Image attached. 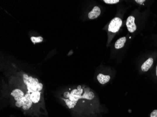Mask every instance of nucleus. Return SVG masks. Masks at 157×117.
<instances>
[{
	"instance_id": "1",
	"label": "nucleus",
	"mask_w": 157,
	"mask_h": 117,
	"mask_svg": "<svg viewBox=\"0 0 157 117\" xmlns=\"http://www.w3.org/2000/svg\"><path fill=\"white\" fill-rule=\"evenodd\" d=\"M12 80L26 90L34 105L46 112L44 104L43 85L38 79L27 73L19 72L17 73L16 77L12 78Z\"/></svg>"
},
{
	"instance_id": "2",
	"label": "nucleus",
	"mask_w": 157,
	"mask_h": 117,
	"mask_svg": "<svg viewBox=\"0 0 157 117\" xmlns=\"http://www.w3.org/2000/svg\"><path fill=\"white\" fill-rule=\"evenodd\" d=\"M10 96L15 107L21 109L24 114L33 117L44 114L32 103L26 90L14 80H11ZM45 115V114H44Z\"/></svg>"
},
{
	"instance_id": "3",
	"label": "nucleus",
	"mask_w": 157,
	"mask_h": 117,
	"mask_svg": "<svg viewBox=\"0 0 157 117\" xmlns=\"http://www.w3.org/2000/svg\"><path fill=\"white\" fill-rule=\"evenodd\" d=\"M123 24V21L119 17H115L111 20L108 26V30L110 32L116 33L120 30Z\"/></svg>"
},
{
	"instance_id": "4",
	"label": "nucleus",
	"mask_w": 157,
	"mask_h": 117,
	"mask_svg": "<svg viewBox=\"0 0 157 117\" xmlns=\"http://www.w3.org/2000/svg\"><path fill=\"white\" fill-rule=\"evenodd\" d=\"M135 18L133 16H130L128 17L126 22V25L127 30L130 33L134 32L137 30V26L135 24Z\"/></svg>"
},
{
	"instance_id": "5",
	"label": "nucleus",
	"mask_w": 157,
	"mask_h": 117,
	"mask_svg": "<svg viewBox=\"0 0 157 117\" xmlns=\"http://www.w3.org/2000/svg\"><path fill=\"white\" fill-rule=\"evenodd\" d=\"M101 9L98 6H96L89 12L88 17L91 20L96 19L101 15Z\"/></svg>"
},
{
	"instance_id": "6",
	"label": "nucleus",
	"mask_w": 157,
	"mask_h": 117,
	"mask_svg": "<svg viewBox=\"0 0 157 117\" xmlns=\"http://www.w3.org/2000/svg\"><path fill=\"white\" fill-rule=\"evenodd\" d=\"M153 63V59L152 58H148L142 65L141 67L142 70L144 72H147L151 68Z\"/></svg>"
},
{
	"instance_id": "7",
	"label": "nucleus",
	"mask_w": 157,
	"mask_h": 117,
	"mask_svg": "<svg viewBox=\"0 0 157 117\" xmlns=\"http://www.w3.org/2000/svg\"><path fill=\"white\" fill-rule=\"evenodd\" d=\"M111 77L109 75H104L103 74H99L97 76V79L99 83L101 84H104L108 83L110 80Z\"/></svg>"
},
{
	"instance_id": "8",
	"label": "nucleus",
	"mask_w": 157,
	"mask_h": 117,
	"mask_svg": "<svg viewBox=\"0 0 157 117\" xmlns=\"http://www.w3.org/2000/svg\"><path fill=\"white\" fill-rule=\"evenodd\" d=\"M126 40H127V39L125 37L120 38L118 39L115 43V48L116 49H120L123 47L125 45Z\"/></svg>"
},
{
	"instance_id": "9",
	"label": "nucleus",
	"mask_w": 157,
	"mask_h": 117,
	"mask_svg": "<svg viewBox=\"0 0 157 117\" xmlns=\"http://www.w3.org/2000/svg\"><path fill=\"white\" fill-rule=\"evenodd\" d=\"M32 43L34 44L36 43H42L43 41V38L42 36H37V37H34L32 36L30 38Z\"/></svg>"
},
{
	"instance_id": "10",
	"label": "nucleus",
	"mask_w": 157,
	"mask_h": 117,
	"mask_svg": "<svg viewBox=\"0 0 157 117\" xmlns=\"http://www.w3.org/2000/svg\"><path fill=\"white\" fill-rule=\"evenodd\" d=\"M104 3L109 4H114L117 3H119V0H104L103 1Z\"/></svg>"
},
{
	"instance_id": "11",
	"label": "nucleus",
	"mask_w": 157,
	"mask_h": 117,
	"mask_svg": "<svg viewBox=\"0 0 157 117\" xmlns=\"http://www.w3.org/2000/svg\"><path fill=\"white\" fill-rule=\"evenodd\" d=\"M151 117H157V110H154L151 114Z\"/></svg>"
},
{
	"instance_id": "12",
	"label": "nucleus",
	"mask_w": 157,
	"mask_h": 117,
	"mask_svg": "<svg viewBox=\"0 0 157 117\" xmlns=\"http://www.w3.org/2000/svg\"><path fill=\"white\" fill-rule=\"evenodd\" d=\"M135 1H136V3H137L141 5L144 1H145V0H136Z\"/></svg>"
},
{
	"instance_id": "13",
	"label": "nucleus",
	"mask_w": 157,
	"mask_h": 117,
	"mask_svg": "<svg viewBox=\"0 0 157 117\" xmlns=\"http://www.w3.org/2000/svg\"><path fill=\"white\" fill-rule=\"evenodd\" d=\"M156 75H157V67H156Z\"/></svg>"
}]
</instances>
